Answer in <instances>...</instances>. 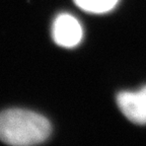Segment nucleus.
<instances>
[{
    "label": "nucleus",
    "instance_id": "nucleus-3",
    "mask_svg": "<svg viewBox=\"0 0 146 146\" xmlns=\"http://www.w3.org/2000/svg\"><path fill=\"white\" fill-rule=\"evenodd\" d=\"M117 104L124 116L138 125L146 124V85L138 91H122L117 96Z\"/></svg>",
    "mask_w": 146,
    "mask_h": 146
},
{
    "label": "nucleus",
    "instance_id": "nucleus-2",
    "mask_svg": "<svg viewBox=\"0 0 146 146\" xmlns=\"http://www.w3.org/2000/svg\"><path fill=\"white\" fill-rule=\"evenodd\" d=\"M53 40L63 48H74L83 36L82 25L77 18L68 13L59 14L52 25Z\"/></svg>",
    "mask_w": 146,
    "mask_h": 146
},
{
    "label": "nucleus",
    "instance_id": "nucleus-1",
    "mask_svg": "<svg viewBox=\"0 0 146 146\" xmlns=\"http://www.w3.org/2000/svg\"><path fill=\"white\" fill-rule=\"evenodd\" d=\"M51 131L50 122L36 113L21 109L0 113V140L9 145L40 144L48 139Z\"/></svg>",
    "mask_w": 146,
    "mask_h": 146
},
{
    "label": "nucleus",
    "instance_id": "nucleus-4",
    "mask_svg": "<svg viewBox=\"0 0 146 146\" xmlns=\"http://www.w3.org/2000/svg\"><path fill=\"white\" fill-rule=\"evenodd\" d=\"M75 4L89 13L100 14L112 10L119 0H74Z\"/></svg>",
    "mask_w": 146,
    "mask_h": 146
}]
</instances>
